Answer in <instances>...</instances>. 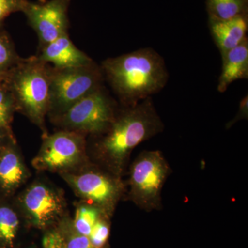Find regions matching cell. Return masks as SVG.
Masks as SVG:
<instances>
[{"label": "cell", "mask_w": 248, "mask_h": 248, "mask_svg": "<svg viewBox=\"0 0 248 248\" xmlns=\"http://www.w3.org/2000/svg\"><path fill=\"white\" fill-rule=\"evenodd\" d=\"M164 124L152 97L133 107H124L104 133L97 135L94 146L98 161L106 170L122 178L132 152L143 142L164 131Z\"/></svg>", "instance_id": "1"}, {"label": "cell", "mask_w": 248, "mask_h": 248, "mask_svg": "<svg viewBox=\"0 0 248 248\" xmlns=\"http://www.w3.org/2000/svg\"><path fill=\"white\" fill-rule=\"evenodd\" d=\"M101 68L124 107L152 97L164 89L169 79L164 58L151 48L108 58Z\"/></svg>", "instance_id": "2"}, {"label": "cell", "mask_w": 248, "mask_h": 248, "mask_svg": "<svg viewBox=\"0 0 248 248\" xmlns=\"http://www.w3.org/2000/svg\"><path fill=\"white\" fill-rule=\"evenodd\" d=\"M50 65L37 56L22 58L6 79L16 109L42 130L50 104Z\"/></svg>", "instance_id": "3"}, {"label": "cell", "mask_w": 248, "mask_h": 248, "mask_svg": "<svg viewBox=\"0 0 248 248\" xmlns=\"http://www.w3.org/2000/svg\"><path fill=\"white\" fill-rule=\"evenodd\" d=\"M170 166L160 151H144L129 166L128 200L146 212L163 208L161 192Z\"/></svg>", "instance_id": "4"}, {"label": "cell", "mask_w": 248, "mask_h": 248, "mask_svg": "<svg viewBox=\"0 0 248 248\" xmlns=\"http://www.w3.org/2000/svg\"><path fill=\"white\" fill-rule=\"evenodd\" d=\"M104 76L94 62L86 66L68 69L51 66L48 114L61 115L85 96L103 86Z\"/></svg>", "instance_id": "5"}, {"label": "cell", "mask_w": 248, "mask_h": 248, "mask_svg": "<svg viewBox=\"0 0 248 248\" xmlns=\"http://www.w3.org/2000/svg\"><path fill=\"white\" fill-rule=\"evenodd\" d=\"M117 112L115 101L102 86L68 108L57 118L65 130L97 136L109 128Z\"/></svg>", "instance_id": "6"}, {"label": "cell", "mask_w": 248, "mask_h": 248, "mask_svg": "<svg viewBox=\"0 0 248 248\" xmlns=\"http://www.w3.org/2000/svg\"><path fill=\"white\" fill-rule=\"evenodd\" d=\"M60 174L86 203L94 205L109 217L127 190V185L122 178L98 168Z\"/></svg>", "instance_id": "7"}, {"label": "cell", "mask_w": 248, "mask_h": 248, "mask_svg": "<svg viewBox=\"0 0 248 248\" xmlns=\"http://www.w3.org/2000/svg\"><path fill=\"white\" fill-rule=\"evenodd\" d=\"M84 135L63 130L46 135L32 165L40 170L69 172L85 159Z\"/></svg>", "instance_id": "8"}, {"label": "cell", "mask_w": 248, "mask_h": 248, "mask_svg": "<svg viewBox=\"0 0 248 248\" xmlns=\"http://www.w3.org/2000/svg\"><path fill=\"white\" fill-rule=\"evenodd\" d=\"M71 2V0H49L45 3L28 0L22 13L38 36L40 48L68 33Z\"/></svg>", "instance_id": "9"}, {"label": "cell", "mask_w": 248, "mask_h": 248, "mask_svg": "<svg viewBox=\"0 0 248 248\" xmlns=\"http://www.w3.org/2000/svg\"><path fill=\"white\" fill-rule=\"evenodd\" d=\"M24 213L32 224L45 228L62 216L64 209L63 198L56 190L44 183L32 184L22 197Z\"/></svg>", "instance_id": "10"}, {"label": "cell", "mask_w": 248, "mask_h": 248, "mask_svg": "<svg viewBox=\"0 0 248 248\" xmlns=\"http://www.w3.org/2000/svg\"><path fill=\"white\" fill-rule=\"evenodd\" d=\"M37 56L45 63L52 64L53 68L58 69L78 68L93 62L92 59L77 48L70 39L68 33L60 36L42 47Z\"/></svg>", "instance_id": "11"}, {"label": "cell", "mask_w": 248, "mask_h": 248, "mask_svg": "<svg viewBox=\"0 0 248 248\" xmlns=\"http://www.w3.org/2000/svg\"><path fill=\"white\" fill-rule=\"evenodd\" d=\"M208 24L221 56L248 38V14L228 19L209 17Z\"/></svg>", "instance_id": "12"}, {"label": "cell", "mask_w": 248, "mask_h": 248, "mask_svg": "<svg viewBox=\"0 0 248 248\" xmlns=\"http://www.w3.org/2000/svg\"><path fill=\"white\" fill-rule=\"evenodd\" d=\"M221 57L223 63L217 91L223 93L234 81L248 78V39Z\"/></svg>", "instance_id": "13"}, {"label": "cell", "mask_w": 248, "mask_h": 248, "mask_svg": "<svg viewBox=\"0 0 248 248\" xmlns=\"http://www.w3.org/2000/svg\"><path fill=\"white\" fill-rule=\"evenodd\" d=\"M28 171L20 156L13 148H6L0 156V186L14 191L26 182Z\"/></svg>", "instance_id": "14"}, {"label": "cell", "mask_w": 248, "mask_h": 248, "mask_svg": "<svg viewBox=\"0 0 248 248\" xmlns=\"http://www.w3.org/2000/svg\"><path fill=\"white\" fill-rule=\"evenodd\" d=\"M209 17L231 19L248 14V0H206Z\"/></svg>", "instance_id": "15"}, {"label": "cell", "mask_w": 248, "mask_h": 248, "mask_svg": "<svg viewBox=\"0 0 248 248\" xmlns=\"http://www.w3.org/2000/svg\"><path fill=\"white\" fill-rule=\"evenodd\" d=\"M104 215L107 214L94 205L84 202L78 205L76 209L74 220L72 223L76 231L89 237L93 227L97 220Z\"/></svg>", "instance_id": "16"}, {"label": "cell", "mask_w": 248, "mask_h": 248, "mask_svg": "<svg viewBox=\"0 0 248 248\" xmlns=\"http://www.w3.org/2000/svg\"><path fill=\"white\" fill-rule=\"evenodd\" d=\"M19 219L17 213L8 206L0 207V245L12 247L17 234Z\"/></svg>", "instance_id": "17"}, {"label": "cell", "mask_w": 248, "mask_h": 248, "mask_svg": "<svg viewBox=\"0 0 248 248\" xmlns=\"http://www.w3.org/2000/svg\"><path fill=\"white\" fill-rule=\"evenodd\" d=\"M21 60L9 33L0 25V73H9Z\"/></svg>", "instance_id": "18"}, {"label": "cell", "mask_w": 248, "mask_h": 248, "mask_svg": "<svg viewBox=\"0 0 248 248\" xmlns=\"http://www.w3.org/2000/svg\"><path fill=\"white\" fill-rule=\"evenodd\" d=\"M63 248H94L89 238L76 231L72 221L63 219L58 229Z\"/></svg>", "instance_id": "19"}, {"label": "cell", "mask_w": 248, "mask_h": 248, "mask_svg": "<svg viewBox=\"0 0 248 248\" xmlns=\"http://www.w3.org/2000/svg\"><path fill=\"white\" fill-rule=\"evenodd\" d=\"M6 79L0 81V128L10 130V124L17 109Z\"/></svg>", "instance_id": "20"}, {"label": "cell", "mask_w": 248, "mask_h": 248, "mask_svg": "<svg viewBox=\"0 0 248 248\" xmlns=\"http://www.w3.org/2000/svg\"><path fill=\"white\" fill-rule=\"evenodd\" d=\"M109 217L102 215L91 230L89 238L94 248H104L107 244L110 235Z\"/></svg>", "instance_id": "21"}, {"label": "cell", "mask_w": 248, "mask_h": 248, "mask_svg": "<svg viewBox=\"0 0 248 248\" xmlns=\"http://www.w3.org/2000/svg\"><path fill=\"white\" fill-rule=\"evenodd\" d=\"M28 0H0V25L11 14L22 12Z\"/></svg>", "instance_id": "22"}, {"label": "cell", "mask_w": 248, "mask_h": 248, "mask_svg": "<svg viewBox=\"0 0 248 248\" xmlns=\"http://www.w3.org/2000/svg\"><path fill=\"white\" fill-rule=\"evenodd\" d=\"M248 95L246 96L242 99L239 104V110L236 116L232 120L228 122L226 125V129L231 128L234 124L237 123L238 122L242 120H248Z\"/></svg>", "instance_id": "23"}, {"label": "cell", "mask_w": 248, "mask_h": 248, "mask_svg": "<svg viewBox=\"0 0 248 248\" xmlns=\"http://www.w3.org/2000/svg\"><path fill=\"white\" fill-rule=\"evenodd\" d=\"M43 248H63L60 235L57 230L48 232L42 239Z\"/></svg>", "instance_id": "24"}, {"label": "cell", "mask_w": 248, "mask_h": 248, "mask_svg": "<svg viewBox=\"0 0 248 248\" xmlns=\"http://www.w3.org/2000/svg\"><path fill=\"white\" fill-rule=\"evenodd\" d=\"M7 136H11V132L7 129L0 128V148L2 146L4 139Z\"/></svg>", "instance_id": "25"}, {"label": "cell", "mask_w": 248, "mask_h": 248, "mask_svg": "<svg viewBox=\"0 0 248 248\" xmlns=\"http://www.w3.org/2000/svg\"><path fill=\"white\" fill-rule=\"evenodd\" d=\"M9 73H9H0V81H4L7 79Z\"/></svg>", "instance_id": "26"}]
</instances>
